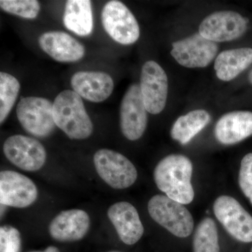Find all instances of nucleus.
<instances>
[{"label":"nucleus","instance_id":"obj_1","mask_svg":"<svg viewBox=\"0 0 252 252\" xmlns=\"http://www.w3.org/2000/svg\"><path fill=\"white\" fill-rule=\"evenodd\" d=\"M192 174L193 164L190 159L180 154H171L157 164L154 178L158 188L166 196L183 205H189L194 198Z\"/></svg>","mask_w":252,"mask_h":252},{"label":"nucleus","instance_id":"obj_2","mask_svg":"<svg viewBox=\"0 0 252 252\" xmlns=\"http://www.w3.org/2000/svg\"><path fill=\"white\" fill-rule=\"evenodd\" d=\"M53 104L55 124L68 137L84 140L90 137L94 126L79 94L74 91H63Z\"/></svg>","mask_w":252,"mask_h":252},{"label":"nucleus","instance_id":"obj_3","mask_svg":"<svg viewBox=\"0 0 252 252\" xmlns=\"http://www.w3.org/2000/svg\"><path fill=\"white\" fill-rule=\"evenodd\" d=\"M148 211L157 223L178 238H187L193 230L194 221L183 204L166 195H156L149 200Z\"/></svg>","mask_w":252,"mask_h":252},{"label":"nucleus","instance_id":"obj_4","mask_svg":"<svg viewBox=\"0 0 252 252\" xmlns=\"http://www.w3.org/2000/svg\"><path fill=\"white\" fill-rule=\"evenodd\" d=\"M94 162L99 177L113 189L128 188L137 180L135 165L122 154L99 149L94 154Z\"/></svg>","mask_w":252,"mask_h":252},{"label":"nucleus","instance_id":"obj_5","mask_svg":"<svg viewBox=\"0 0 252 252\" xmlns=\"http://www.w3.org/2000/svg\"><path fill=\"white\" fill-rule=\"evenodd\" d=\"M53 106L51 101L44 97H24L16 108L18 121L28 133L41 138L48 137L56 126Z\"/></svg>","mask_w":252,"mask_h":252},{"label":"nucleus","instance_id":"obj_6","mask_svg":"<svg viewBox=\"0 0 252 252\" xmlns=\"http://www.w3.org/2000/svg\"><path fill=\"white\" fill-rule=\"evenodd\" d=\"M104 29L119 44L130 45L140 37L138 23L130 9L122 1H110L102 11Z\"/></svg>","mask_w":252,"mask_h":252},{"label":"nucleus","instance_id":"obj_7","mask_svg":"<svg viewBox=\"0 0 252 252\" xmlns=\"http://www.w3.org/2000/svg\"><path fill=\"white\" fill-rule=\"evenodd\" d=\"M214 213L225 230L242 243L252 242V217L238 200L228 195L215 200Z\"/></svg>","mask_w":252,"mask_h":252},{"label":"nucleus","instance_id":"obj_8","mask_svg":"<svg viewBox=\"0 0 252 252\" xmlns=\"http://www.w3.org/2000/svg\"><path fill=\"white\" fill-rule=\"evenodd\" d=\"M3 152L11 163L26 171L40 170L46 160L44 146L28 136L16 135L8 137L3 146Z\"/></svg>","mask_w":252,"mask_h":252},{"label":"nucleus","instance_id":"obj_9","mask_svg":"<svg viewBox=\"0 0 252 252\" xmlns=\"http://www.w3.org/2000/svg\"><path fill=\"white\" fill-rule=\"evenodd\" d=\"M147 111L140 85L134 84L126 91L120 108V126L127 140L135 141L143 135L147 126Z\"/></svg>","mask_w":252,"mask_h":252},{"label":"nucleus","instance_id":"obj_10","mask_svg":"<svg viewBox=\"0 0 252 252\" xmlns=\"http://www.w3.org/2000/svg\"><path fill=\"white\" fill-rule=\"evenodd\" d=\"M140 89L147 112L158 114L165 108L168 81L166 73L155 61L144 63L141 72Z\"/></svg>","mask_w":252,"mask_h":252},{"label":"nucleus","instance_id":"obj_11","mask_svg":"<svg viewBox=\"0 0 252 252\" xmlns=\"http://www.w3.org/2000/svg\"><path fill=\"white\" fill-rule=\"evenodd\" d=\"M248 19L231 11L213 13L203 20L199 33L214 42L235 40L247 31Z\"/></svg>","mask_w":252,"mask_h":252},{"label":"nucleus","instance_id":"obj_12","mask_svg":"<svg viewBox=\"0 0 252 252\" xmlns=\"http://www.w3.org/2000/svg\"><path fill=\"white\" fill-rule=\"evenodd\" d=\"M218 50L216 43L196 33L173 43L171 55L184 67H205L215 59Z\"/></svg>","mask_w":252,"mask_h":252},{"label":"nucleus","instance_id":"obj_13","mask_svg":"<svg viewBox=\"0 0 252 252\" xmlns=\"http://www.w3.org/2000/svg\"><path fill=\"white\" fill-rule=\"evenodd\" d=\"M34 182L17 172L6 170L0 173V203L6 206L24 208L37 198Z\"/></svg>","mask_w":252,"mask_h":252},{"label":"nucleus","instance_id":"obj_14","mask_svg":"<svg viewBox=\"0 0 252 252\" xmlns=\"http://www.w3.org/2000/svg\"><path fill=\"white\" fill-rule=\"evenodd\" d=\"M90 217L81 210L61 212L50 223V235L60 242H74L84 238L90 228Z\"/></svg>","mask_w":252,"mask_h":252},{"label":"nucleus","instance_id":"obj_15","mask_svg":"<svg viewBox=\"0 0 252 252\" xmlns=\"http://www.w3.org/2000/svg\"><path fill=\"white\" fill-rule=\"evenodd\" d=\"M107 215L123 243L134 245L142 238L144 226L133 205L119 202L109 207Z\"/></svg>","mask_w":252,"mask_h":252},{"label":"nucleus","instance_id":"obj_16","mask_svg":"<svg viewBox=\"0 0 252 252\" xmlns=\"http://www.w3.org/2000/svg\"><path fill=\"white\" fill-rule=\"evenodd\" d=\"M70 83L74 92L94 102L106 100L112 94L114 87V81L109 74L94 71L76 72Z\"/></svg>","mask_w":252,"mask_h":252},{"label":"nucleus","instance_id":"obj_17","mask_svg":"<svg viewBox=\"0 0 252 252\" xmlns=\"http://www.w3.org/2000/svg\"><path fill=\"white\" fill-rule=\"evenodd\" d=\"M41 49L55 61L73 63L82 59L84 46L67 33L51 31L44 33L39 39Z\"/></svg>","mask_w":252,"mask_h":252},{"label":"nucleus","instance_id":"obj_18","mask_svg":"<svg viewBox=\"0 0 252 252\" xmlns=\"http://www.w3.org/2000/svg\"><path fill=\"white\" fill-rule=\"evenodd\" d=\"M215 137L220 143L232 145L252 135V112L236 111L220 118L215 129Z\"/></svg>","mask_w":252,"mask_h":252},{"label":"nucleus","instance_id":"obj_19","mask_svg":"<svg viewBox=\"0 0 252 252\" xmlns=\"http://www.w3.org/2000/svg\"><path fill=\"white\" fill-rule=\"evenodd\" d=\"M252 64V49L240 48L227 50L217 56L215 69L217 77L221 81H229Z\"/></svg>","mask_w":252,"mask_h":252},{"label":"nucleus","instance_id":"obj_20","mask_svg":"<svg viewBox=\"0 0 252 252\" xmlns=\"http://www.w3.org/2000/svg\"><path fill=\"white\" fill-rule=\"evenodd\" d=\"M63 23L77 35H89L94 29L92 4L89 0H69L66 2Z\"/></svg>","mask_w":252,"mask_h":252},{"label":"nucleus","instance_id":"obj_21","mask_svg":"<svg viewBox=\"0 0 252 252\" xmlns=\"http://www.w3.org/2000/svg\"><path fill=\"white\" fill-rule=\"evenodd\" d=\"M210 119L206 111H191L176 121L170 132L172 138L182 144H187L207 126Z\"/></svg>","mask_w":252,"mask_h":252},{"label":"nucleus","instance_id":"obj_22","mask_svg":"<svg viewBox=\"0 0 252 252\" xmlns=\"http://www.w3.org/2000/svg\"><path fill=\"white\" fill-rule=\"evenodd\" d=\"M193 252H220L218 231L215 220L204 219L199 223L193 241Z\"/></svg>","mask_w":252,"mask_h":252},{"label":"nucleus","instance_id":"obj_23","mask_svg":"<svg viewBox=\"0 0 252 252\" xmlns=\"http://www.w3.org/2000/svg\"><path fill=\"white\" fill-rule=\"evenodd\" d=\"M19 81L8 73L0 72V123L6 120L19 94Z\"/></svg>","mask_w":252,"mask_h":252},{"label":"nucleus","instance_id":"obj_24","mask_svg":"<svg viewBox=\"0 0 252 252\" xmlns=\"http://www.w3.org/2000/svg\"><path fill=\"white\" fill-rule=\"evenodd\" d=\"M0 7L9 14L27 19H34L40 11V4L36 0H1Z\"/></svg>","mask_w":252,"mask_h":252},{"label":"nucleus","instance_id":"obj_25","mask_svg":"<svg viewBox=\"0 0 252 252\" xmlns=\"http://www.w3.org/2000/svg\"><path fill=\"white\" fill-rule=\"evenodd\" d=\"M21 235L19 231L11 225L0 228V252H20Z\"/></svg>","mask_w":252,"mask_h":252},{"label":"nucleus","instance_id":"obj_26","mask_svg":"<svg viewBox=\"0 0 252 252\" xmlns=\"http://www.w3.org/2000/svg\"><path fill=\"white\" fill-rule=\"evenodd\" d=\"M239 185L252 205V153L244 157L240 165Z\"/></svg>","mask_w":252,"mask_h":252},{"label":"nucleus","instance_id":"obj_27","mask_svg":"<svg viewBox=\"0 0 252 252\" xmlns=\"http://www.w3.org/2000/svg\"><path fill=\"white\" fill-rule=\"evenodd\" d=\"M60 252L59 249L54 246H50L43 252Z\"/></svg>","mask_w":252,"mask_h":252},{"label":"nucleus","instance_id":"obj_28","mask_svg":"<svg viewBox=\"0 0 252 252\" xmlns=\"http://www.w3.org/2000/svg\"><path fill=\"white\" fill-rule=\"evenodd\" d=\"M249 80H250V83L252 84V69L250 71V74H249Z\"/></svg>","mask_w":252,"mask_h":252},{"label":"nucleus","instance_id":"obj_29","mask_svg":"<svg viewBox=\"0 0 252 252\" xmlns=\"http://www.w3.org/2000/svg\"><path fill=\"white\" fill-rule=\"evenodd\" d=\"M118 252V251H112V252Z\"/></svg>","mask_w":252,"mask_h":252},{"label":"nucleus","instance_id":"obj_30","mask_svg":"<svg viewBox=\"0 0 252 252\" xmlns=\"http://www.w3.org/2000/svg\"><path fill=\"white\" fill-rule=\"evenodd\" d=\"M251 252H252V251H251Z\"/></svg>","mask_w":252,"mask_h":252}]
</instances>
